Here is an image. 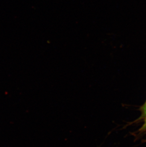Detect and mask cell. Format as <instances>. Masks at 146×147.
I'll return each instance as SVG.
<instances>
[{"label": "cell", "mask_w": 146, "mask_h": 147, "mask_svg": "<svg viewBox=\"0 0 146 147\" xmlns=\"http://www.w3.org/2000/svg\"><path fill=\"white\" fill-rule=\"evenodd\" d=\"M143 111L145 116V123L144 124L143 126L142 127V129H146V106H144L143 107Z\"/></svg>", "instance_id": "1"}]
</instances>
